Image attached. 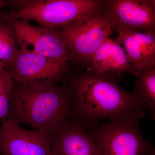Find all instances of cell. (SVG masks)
Here are the masks:
<instances>
[{
    "mask_svg": "<svg viewBox=\"0 0 155 155\" xmlns=\"http://www.w3.org/2000/svg\"><path fill=\"white\" fill-rule=\"evenodd\" d=\"M133 94L142 109H147L155 116V68L145 69L138 74Z\"/></svg>",
    "mask_w": 155,
    "mask_h": 155,
    "instance_id": "cell-11",
    "label": "cell"
},
{
    "mask_svg": "<svg viewBox=\"0 0 155 155\" xmlns=\"http://www.w3.org/2000/svg\"><path fill=\"white\" fill-rule=\"evenodd\" d=\"M13 85L14 81L8 72L0 68V119H5L8 116Z\"/></svg>",
    "mask_w": 155,
    "mask_h": 155,
    "instance_id": "cell-16",
    "label": "cell"
},
{
    "mask_svg": "<svg viewBox=\"0 0 155 155\" xmlns=\"http://www.w3.org/2000/svg\"><path fill=\"white\" fill-rule=\"evenodd\" d=\"M145 116L143 110L129 116L99 124L95 122L89 134L101 155H155V148L142 136L139 119Z\"/></svg>",
    "mask_w": 155,
    "mask_h": 155,
    "instance_id": "cell-4",
    "label": "cell"
},
{
    "mask_svg": "<svg viewBox=\"0 0 155 155\" xmlns=\"http://www.w3.org/2000/svg\"><path fill=\"white\" fill-rule=\"evenodd\" d=\"M11 25L0 20V68L5 69L11 64L19 50Z\"/></svg>",
    "mask_w": 155,
    "mask_h": 155,
    "instance_id": "cell-14",
    "label": "cell"
},
{
    "mask_svg": "<svg viewBox=\"0 0 155 155\" xmlns=\"http://www.w3.org/2000/svg\"><path fill=\"white\" fill-rule=\"evenodd\" d=\"M105 2L96 0L19 1L17 11H4L8 17L29 22L53 31L104 10Z\"/></svg>",
    "mask_w": 155,
    "mask_h": 155,
    "instance_id": "cell-3",
    "label": "cell"
},
{
    "mask_svg": "<svg viewBox=\"0 0 155 155\" xmlns=\"http://www.w3.org/2000/svg\"><path fill=\"white\" fill-rule=\"evenodd\" d=\"M54 134L28 130L8 118L0 125V155H51Z\"/></svg>",
    "mask_w": 155,
    "mask_h": 155,
    "instance_id": "cell-8",
    "label": "cell"
},
{
    "mask_svg": "<svg viewBox=\"0 0 155 155\" xmlns=\"http://www.w3.org/2000/svg\"><path fill=\"white\" fill-rule=\"evenodd\" d=\"M116 30L118 36L116 41L124 46L131 68L138 75L140 72L147 69L131 30L125 28H117Z\"/></svg>",
    "mask_w": 155,
    "mask_h": 155,
    "instance_id": "cell-13",
    "label": "cell"
},
{
    "mask_svg": "<svg viewBox=\"0 0 155 155\" xmlns=\"http://www.w3.org/2000/svg\"><path fill=\"white\" fill-rule=\"evenodd\" d=\"M131 32L138 45L147 69L154 68L155 66V32L131 30Z\"/></svg>",
    "mask_w": 155,
    "mask_h": 155,
    "instance_id": "cell-15",
    "label": "cell"
},
{
    "mask_svg": "<svg viewBox=\"0 0 155 155\" xmlns=\"http://www.w3.org/2000/svg\"><path fill=\"white\" fill-rule=\"evenodd\" d=\"M88 73L105 75L108 73H119L129 72L138 77L131 68L125 51L121 45L114 41L112 51L107 58L99 65L92 68H88Z\"/></svg>",
    "mask_w": 155,
    "mask_h": 155,
    "instance_id": "cell-12",
    "label": "cell"
},
{
    "mask_svg": "<svg viewBox=\"0 0 155 155\" xmlns=\"http://www.w3.org/2000/svg\"><path fill=\"white\" fill-rule=\"evenodd\" d=\"M107 12L99 11L55 30L75 61H92L95 52L112 33Z\"/></svg>",
    "mask_w": 155,
    "mask_h": 155,
    "instance_id": "cell-5",
    "label": "cell"
},
{
    "mask_svg": "<svg viewBox=\"0 0 155 155\" xmlns=\"http://www.w3.org/2000/svg\"><path fill=\"white\" fill-rule=\"evenodd\" d=\"M51 155H101L89 133L80 122L68 121L54 135Z\"/></svg>",
    "mask_w": 155,
    "mask_h": 155,
    "instance_id": "cell-10",
    "label": "cell"
},
{
    "mask_svg": "<svg viewBox=\"0 0 155 155\" xmlns=\"http://www.w3.org/2000/svg\"><path fill=\"white\" fill-rule=\"evenodd\" d=\"M69 92L71 115L83 125L94 124L100 118L114 121L142 110L132 93L105 75H80L73 81Z\"/></svg>",
    "mask_w": 155,
    "mask_h": 155,
    "instance_id": "cell-1",
    "label": "cell"
},
{
    "mask_svg": "<svg viewBox=\"0 0 155 155\" xmlns=\"http://www.w3.org/2000/svg\"><path fill=\"white\" fill-rule=\"evenodd\" d=\"M67 62L19 50L5 68L13 81L29 85H54L62 76Z\"/></svg>",
    "mask_w": 155,
    "mask_h": 155,
    "instance_id": "cell-7",
    "label": "cell"
},
{
    "mask_svg": "<svg viewBox=\"0 0 155 155\" xmlns=\"http://www.w3.org/2000/svg\"><path fill=\"white\" fill-rule=\"evenodd\" d=\"M114 41L109 38L106 40L95 52L91 61V65L88 68H92L99 65L110 54Z\"/></svg>",
    "mask_w": 155,
    "mask_h": 155,
    "instance_id": "cell-17",
    "label": "cell"
},
{
    "mask_svg": "<svg viewBox=\"0 0 155 155\" xmlns=\"http://www.w3.org/2000/svg\"><path fill=\"white\" fill-rule=\"evenodd\" d=\"M155 1L111 0L105 2L106 11L113 28L154 32Z\"/></svg>",
    "mask_w": 155,
    "mask_h": 155,
    "instance_id": "cell-9",
    "label": "cell"
},
{
    "mask_svg": "<svg viewBox=\"0 0 155 155\" xmlns=\"http://www.w3.org/2000/svg\"><path fill=\"white\" fill-rule=\"evenodd\" d=\"M0 20L11 25L20 51L67 63L75 61L54 31L35 27L25 20L8 17L3 11H0Z\"/></svg>",
    "mask_w": 155,
    "mask_h": 155,
    "instance_id": "cell-6",
    "label": "cell"
},
{
    "mask_svg": "<svg viewBox=\"0 0 155 155\" xmlns=\"http://www.w3.org/2000/svg\"><path fill=\"white\" fill-rule=\"evenodd\" d=\"M16 83L14 81L6 118L19 125L27 124L54 135L71 116L69 91L55 84Z\"/></svg>",
    "mask_w": 155,
    "mask_h": 155,
    "instance_id": "cell-2",
    "label": "cell"
}]
</instances>
